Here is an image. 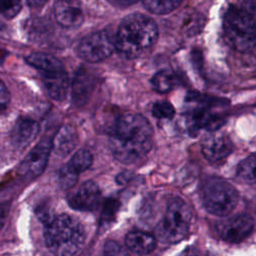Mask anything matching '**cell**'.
<instances>
[{
  "instance_id": "obj_1",
  "label": "cell",
  "mask_w": 256,
  "mask_h": 256,
  "mask_svg": "<svg viewBox=\"0 0 256 256\" xmlns=\"http://www.w3.org/2000/svg\"><path fill=\"white\" fill-rule=\"evenodd\" d=\"M153 128L150 122L140 114L120 116L109 134V148L113 156L121 163L132 164L152 148Z\"/></svg>"
},
{
  "instance_id": "obj_2",
  "label": "cell",
  "mask_w": 256,
  "mask_h": 256,
  "mask_svg": "<svg viewBox=\"0 0 256 256\" xmlns=\"http://www.w3.org/2000/svg\"><path fill=\"white\" fill-rule=\"evenodd\" d=\"M158 37V28L153 19L134 13L125 17L116 33L115 48L125 58L142 56L153 47Z\"/></svg>"
},
{
  "instance_id": "obj_3",
  "label": "cell",
  "mask_w": 256,
  "mask_h": 256,
  "mask_svg": "<svg viewBox=\"0 0 256 256\" xmlns=\"http://www.w3.org/2000/svg\"><path fill=\"white\" fill-rule=\"evenodd\" d=\"M44 240L47 248L56 255H74L85 242L83 225L67 214L54 216L45 224Z\"/></svg>"
},
{
  "instance_id": "obj_4",
  "label": "cell",
  "mask_w": 256,
  "mask_h": 256,
  "mask_svg": "<svg viewBox=\"0 0 256 256\" xmlns=\"http://www.w3.org/2000/svg\"><path fill=\"white\" fill-rule=\"evenodd\" d=\"M193 213L190 206L180 198L172 199L165 214L155 227L156 238L168 244L183 240L189 232Z\"/></svg>"
},
{
  "instance_id": "obj_5",
  "label": "cell",
  "mask_w": 256,
  "mask_h": 256,
  "mask_svg": "<svg viewBox=\"0 0 256 256\" xmlns=\"http://www.w3.org/2000/svg\"><path fill=\"white\" fill-rule=\"evenodd\" d=\"M223 31L229 45L240 52H247L256 44V23L244 9L232 6L227 10Z\"/></svg>"
},
{
  "instance_id": "obj_6",
  "label": "cell",
  "mask_w": 256,
  "mask_h": 256,
  "mask_svg": "<svg viewBox=\"0 0 256 256\" xmlns=\"http://www.w3.org/2000/svg\"><path fill=\"white\" fill-rule=\"evenodd\" d=\"M201 198L207 212L216 216H227L236 207L239 194L228 181L219 177H210L202 185Z\"/></svg>"
},
{
  "instance_id": "obj_7",
  "label": "cell",
  "mask_w": 256,
  "mask_h": 256,
  "mask_svg": "<svg viewBox=\"0 0 256 256\" xmlns=\"http://www.w3.org/2000/svg\"><path fill=\"white\" fill-rule=\"evenodd\" d=\"M115 49V38L103 30L85 36L79 42L76 52L84 61L95 63L107 59Z\"/></svg>"
},
{
  "instance_id": "obj_8",
  "label": "cell",
  "mask_w": 256,
  "mask_h": 256,
  "mask_svg": "<svg viewBox=\"0 0 256 256\" xmlns=\"http://www.w3.org/2000/svg\"><path fill=\"white\" fill-rule=\"evenodd\" d=\"M254 219L247 214L227 218L217 225L219 236L226 242L238 243L246 239L254 230Z\"/></svg>"
},
{
  "instance_id": "obj_9",
  "label": "cell",
  "mask_w": 256,
  "mask_h": 256,
  "mask_svg": "<svg viewBox=\"0 0 256 256\" xmlns=\"http://www.w3.org/2000/svg\"><path fill=\"white\" fill-rule=\"evenodd\" d=\"M52 150V141L48 139L39 142L20 164V173L27 177H37L43 173Z\"/></svg>"
},
{
  "instance_id": "obj_10",
  "label": "cell",
  "mask_w": 256,
  "mask_h": 256,
  "mask_svg": "<svg viewBox=\"0 0 256 256\" xmlns=\"http://www.w3.org/2000/svg\"><path fill=\"white\" fill-rule=\"evenodd\" d=\"M101 200V192L93 181H85L68 196L69 205L78 211H94Z\"/></svg>"
},
{
  "instance_id": "obj_11",
  "label": "cell",
  "mask_w": 256,
  "mask_h": 256,
  "mask_svg": "<svg viewBox=\"0 0 256 256\" xmlns=\"http://www.w3.org/2000/svg\"><path fill=\"white\" fill-rule=\"evenodd\" d=\"M233 151V143L223 133H210L201 142V152L210 162L216 163L226 159Z\"/></svg>"
},
{
  "instance_id": "obj_12",
  "label": "cell",
  "mask_w": 256,
  "mask_h": 256,
  "mask_svg": "<svg viewBox=\"0 0 256 256\" xmlns=\"http://www.w3.org/2000/svg\"><path fill=\"white\" fill-rule=\"evenodd\" d=\"M54 17L64 28H77L84 21L83 11L77 0H56Z\"/></svg>"
},
{
  "instance_id": "obj_13",
  "label": "cell",
  "mask_w": 256,
  "mask_h": 256,
  "mask_svg": "<svg viewBox=\"0 0 256 256\" xmlns=\"http://www.w3.org/2000/svg\"><path fill=\"white\" fill-rule=\"evenodd\" d=\"M41 74L49 96L57 101L64 100L67 96L69 87V77L65 69L42 72Z\"/></svg>"
},
{
  "instance_id": "obj_14",
  "label": "cell",
  "mask_w": 256,
  "mask_h": 256,
  "mask_svg": "<svg viewBox=\"0 0 256 256\" xmlns=\"http://www.w3.org/2000/svg\"><path fill=\"white\" fill-rule=\"evenodd\" d=\"M39 124L30 118H20L12 128V142L20 148L26 147L39 133Z\"/></svg>"
},
{
  "instance_id": "obj_15",
  "label": "cell",
  "mask_w": 256,
  "mask_h": 256,
  "mask_svg": "<svg viewBox=\"0 0 256 256\" xmlns=\"http://www.w3.org/2000/svg\"><path fill=\"white\" fill-rule=\"evenodd\" d=\"M156 237L148 232L132 230L125 237L126 247L135 254L146 255L151 253L156 247Z\"/></svg>"
},
{
  "instance_id": "obj_16",
  "label": "cell",
  "mask_w": 256,
  "mask_h": 256,
  "mask_svg": "<svg viewBox=\"0 0 256 256\" xmlns=\"http://www.w3.org/2000/svg\"><path fill=\"white\" fill-rule=\"evenodd\" d=\"M78 143L76 129L71 125L62 126L52 140V150L59 156H67L71 153Z\"/></svg>"
},
{
  "instance_id": "obj_17",
  "label": "cell",
  "mask_w": 256,
  "mask_h": 256,
  "mask_svg": "<svg viewBox=\"0 0 256 256\" xmlns=\"http://www.w3.org/2000/svg\"><path fill=\"white\" fill-rule=\"evenodd\" d=\"M96 78L91 71L79 70L73 82V101L75 104H84L95 86Z\"/></svg>"
},
{
  "instance_id": "obj_18",
  "label": "cell",
  "mask_w": 256,
  "mask_h": 256,
  "mask_svg": "<svg viewBox=\"0 0 256 256\" xmlns=\"http://www.w3.org/2000/svg\"><path fill=\"white\" fill-rule=\"evenodd\" d=\"M189 125L192 129L215 130L224 123V118L206 109H195L189 116Z\"/></svg>"
},
{
  "instance_id": "obj_19",
  "label": "cell",
  "mask_w": 256,
  "mask_h": 256,
  "mask_svg": "<svg viewBox=\"0 0 256 256\" xmlns=\"http://www.w3.org/2000/svg\"><path fill=\"white\" fill-rule=\"evenodd\" d=\"M26 61L29 65L42 72H50L64 69V66L60 60L56 57L42 52H34L27 56Z\"/></svg>"
},
{
  "instance_id": "obj_20",
  "label": "cell",
  "mask_w": 256,
  "mask_h": 256,
  "mask_svg": "<svg viewBox=\"0 0 256 256\" xmlns=\"http://www.w3.org/2000/svg\"><path fill=\"white\" fill-rule=\"evenodd\" d=\"M237 177L245 183L256 184V154L242 160L236 171Z\"/></svg>"
},
{
  "instance_id": "obj_21",
  "label": "cell",
  "mask_w": 256,
  "mask_h": 256,
  "mask_svg": "<svg viewBox=\"0 0 256 256\" xmlns=\"http://www.w3.org/2000/svg\"><path fill=\"white\" fill-rule=\"evenodd\" d=\"M151 84L153 89L158 93H167L175 85V76L171 71L162 70L153 76Z\"/></svg>"
},
{
  "instance_id": "obj_22",
  "label": "cell",
  "mask_w": 256,
  "mask_h": 256,
  "mask_svg": "<svg viewBox=\"0 0 256 256\" xmlns=\"http://www.w3.org/2000/svg\"><path fill=\"white\" fill-rule=\"evenodd\" d=\"M145 8L154 14H167L175 10L183 0H142Z\"/></svg>"
},
{
  "instance_id": "obj_23",
  "label": "cell",
  "mask_w": 256,
  "mask_h": 256,
  "mask_svg": "<svg viewBox=\"0 0 256 256\" xmlns=\"http://www.w3.org/2000/svg\"><path fill=\"white\" fill-rule=\"evenodd\" d=\"M92 163L93 156L91 152L87 149H80L73 155L68 164L74 171L79 174L86 171L92 165Z\"/></svg>"
},
{
  "instance_id": "obj_24",
  "label": "cell",
  "mask_w": 256,
  "mask_h": 256,
  "mask_svg": "<svg viewBox=\"0 0 256 256\" xmlns=\"http://www.w3.org/2000/svg\"><path fill=\"white\" fill-rule=\"evenodd\" d=\"M57 179L60 187L64 190H68L76 184L78 180V173L74 171L69 164H65L59 169Z\"/></svg>"
},
{
  "instance_id": "obj_25",
  "label": "cell",
  "mask_w": 256,
  "mask_h": 256,
  "mask_svg": "<svg viewBox=\"0 0 256 256\" xmlns=\"http://www.w3.org/2000/svg\"><path fill=\"white\" fill-rule=\"evenodd\" d=\"M174 114V107L168 101H157L152 106V115L157 119H172Z\"/></svg>"
},
{
  "instance_id": "obj_26",
  "label": "cell",
  "mask_w": 256,
  "mask_h": 256,
  "mask_svg": "<svg viewBox=\"0 0 256 256\" xmlns=\"http://www.w3.org/2000/svg\"><path fill=\"white\" fill-rule=\"evenodd\" d=\"M118 207H119V203L116 199H109L105 202L102 210V214H101V219H100V224L102 226L110 224L114 221Z\"/></svg>"
},
{
  "instance_id": "obj_27",
  "label": "cell",
  "mask_w": 256,
  "mask_h": 256,
  "mask_svg": "<svg viewBox=\"0 0 256 256\" xmlns=\"http://www.w3.org/2000/svg\"><path fill=\"white\" fill-rule=\"evenodd\" d=\"M21 9L20 0H0V14L6 18L15 17Z\"/></svg>"
},
{
  "instance_id": "obj_28",
  "label": "cell",
  "mask_w": 256,
  "mask_h": 256,
  "mask_svg": "<svg viewBox=\"0 0 256 256\" xmlns=\"http://www.w3.org/2000/svg\"><path fill=\"white\" fill-rule=\"evenodd\" d=\"M104 253L106 255H125L127 252L125 249L117 242L113 240H108L104 245Z\"/></svg>"
},
{
  "instance_id": "obj_29",
  "label": "cell",
  "mask_w": 256,
  "mask_h": 256,
  "mask_svg": "<svg viewBox=\"0 0 256 256\" xmlns=\"http://www.w3.org/2000/svg\"><path fill=\"white\" fill-rule=\"evenodd\" d=\"M10 101V93L5 84L0 80V109H4Z\"/></svg>"
},
{
  "instance_id": "obj_30",
  "label": "cell",
  "mask_w": 256,
  "mask_h": 256,
  "mask_svg": "<svg viewBox=\"0 0 256 256\" xmlns=\"http://www.w3.org/2000/svg\"><path fill=\"white\" fill-rule=\"evenodd\" d=\"M131 174H129L128 172H122L120 173L117 177H116V181L117 183L119 184H124V183H127L128 180L131 178Z\"/></svg>"
},
{
  "instance_id": "obj_31",
  "label": "cell",
  "mask_w": 256,
  "mask_h": 256,
  "mask_svg": "<svg viewBox=\"0 0 256 256\" xmlns=\"http://www.w3.org/2000/svg\"><path fill=\"white\" fill-rule=\"evenodd\" d=\"M26 1H27V3H28L31 7L39 8V7H42L43 5H45L48 0H26Z\"/></svg>"
},
{
  "instance_id": "obj_32",
  "label": "cell",
  "mask_w": 256,
  "mask_h": 256,
  "mask_svg": "<svg viewBox=\"0 0 256 256\" xmlns=\"http://www.w3.org/2000/svg\"><path fill=\"white\" fill-rule=\"evenodd\" d=\"M113 1L120 6H129L136 3L138 0H113Z\"/></svg>"
},
{
  "instance_id": "obj_33",
  "label": "cell",
  "mask_w": 256,
  "mask_h": 256,
  "mask_svg": "<svg viewBox=\"0 0 256 256\" xmlns=\"http://www.w3.org/2000/svg\"><path fill=\"white\" fill-rule=\"evenodd\" d=\"M255 1H256V0H255Z\"/></svg>"
}]
</instances>
